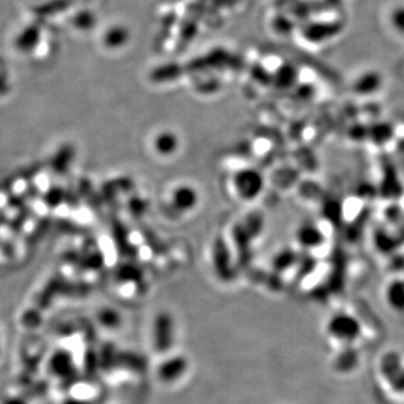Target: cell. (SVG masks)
<instances>
[{"instance_id":"cell-2","label":"cell","mask_w":404,"mask_h":404,"mask_svg":"<svg viewBox=\"0 0 404 404\" xmlns=\"http://www.w3.org/2000/svg\"><path fill=\"white\" fill-rule=\"evenodd\" d=\"M199 204V195L193 186L179 184L169 193L168 208L179 215H186L195 210Z\"/></svg>"},{"instance_id":"cell-7","label":"cell","mask_w":404,"mask_h":404,"mask_svg":"<svg viewBox=\"0 0 404 404\" xmlns=\"http://www.w3.org/2000/svg\"><path fill=\"white\" fill-rule=\"evenodd\" d=\"M391 21L395 30L404 34V8L395 9L391 16Z\"/></svg>"},{"instance_id":"cell-3","label":"cell","mask_w":404,"mask_h":404,"mask_svg":"<svg viewBox=\"0 0 404 404\" xmlns=\"http://www.w3.org/2000/svg\"><path fill=\"white\" fill-rule=\"evenodd\" d=\"M174 323L168 314H161L156 318L153 328V343L157 352H165L173 345Z\"/></svg>"},{"instance_id":"cell-5","label":"cell","mask_w":404,"mask_h":404,"mask_svg":"<svg viewBox=\"0 0 404 404\" xmlns=\"http://www.w3.org/2000/svg\"><path fill=\"white\" fill-rule=\"evenodd\" d=\"M188 369V360L182 356H173L166 359L159 366V377L165 383H173L180 380Z\"/></svg>"},{"instance_id":"cell-6","label":"cell","mask_w":404,"mask_h":404,"mask_svg":"<svg viewBox=\"0 0 404 404\" xmlns=\"http://www.w3.org/2000/svg\"><path fill=\"white\" fill-rule=\"evenodd\" d=\"M39 41V30L36 26H30L21 32L16 39V46L21 51H30Z\"/></svg>"},{"instance_id":"cell-1","label":"cell","mask_w":404,"mask_h":404,"mask_svg":"<svg viewBox=\"0 0 404 404\" xmlns=\"http://www.w3.org/2000/svg\"><path fill=\"white\" fill-rule=\"evenodd\" d=\"M231 184L240 200L253 201L263 191L264 180L258 170L244 169L233 175Z\"/></svg>"},{"instance_id":"cell-8","label":"cell","mask_w":404,"mask_h":404,"mask_svg":"<svg viewBox=\"0 0 404 404\" xmlns=\"http://www.w3.org/2000/svg\"><path fill=\"white\" fill-rule=\"evenodd\" d=\"M91 21H93V18H89V15L87 14H79L75 17V23L79 28H86V27L89 26V21L91 23Z\"/></svg>"},{"instance_id":"cell-4","label":"cell","mask_w":404,"mask_h":404,"mask_svg":"<svg viewBox=\"0 0 404 404\" xmlns=\"http://www.w3.org/2000/svg\"><path fill=\"white\" fill-rule=\"evenodd\" d=\"M152 148L156 155L161 157H170L179 151V136L168 129L160 131L152 138Z\"/></svg>"}]
</instances>
